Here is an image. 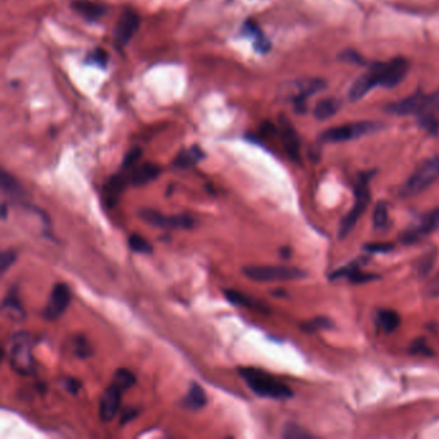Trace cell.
<instances>
[{"mask_svg":"<svg viewBox=\"0 0 439 439\" xmlns=\"http://www.w3.org/2000/svg\"><path fill=\"white\" fill-rule=\"evenodd\" d=\"M204 157L205 153L199 146L190 147L178 153V156L174 160V167L177 169H190L199 164Z\"/></svg>","mask_w":439,"mask_h":439,"instance_id":"cell-21","label":"cell"},{"mask_svg":"<svg viewBox=\"0 0 439 439\" xmlns=\"http://www.w3.org/2000/svg\"><path fill=\"white\" fill-rule=\"evenodd\" d=\"M3 309L8 311L9 314H11V317H14V314H17L19 319L24 317L25 313H24V309H22V306H21V300L20 296H19L17 287L9 289L7 296L4 298V301H3Z\"/></svg>","mask_w":439,"mask_h":439,"instance_id":"cell-27","label":"cell"},{"mask_svg":"<svg viewBox=\"0 0 439 439\" xmlns=\"http://www.w3.org/2000/svg\"><path fill=\"white\" fill-rule=\"evenodd\" d=\"M330 327H333V322L326 317H316V319L303 324V330H306L308 333H314V331L325 330V329H330Z\"/></svg>","mask_w":439,"mask_h":439,"instance_id":"cell-32","label":"cell"},{"mask_svg":"<svg viewBox=\"0 0 439 439\" xmlns=\"http://www.w3.org/2000/svg\"><path fill=\"white\" fill-rule=\"evenodd\" d=\"M378 86L391 88L397 87L408 73V62L402 57L393 58L386 63H376L371 68Z\"/></svg>","mask_w":439,"mask_h":439,"instance_id":"cell-7","label":"cell"},{"mask_svg":"<svg viewBox=\"0 0 439 439\" xmlns=\"http://www.w3.org/2000/svg\"><path fill=\"white\" fill-rule=\"evenodd\" d=\"M67 391L70 393H76L80 389V383L78 380L70 379L67 380Z\"/></svg>","mask_w":439,"mask_h":439,"instance_id":"cell-40","label":"cell"},{"mask_svg":"<svg viewBox=\"0 0 439 439\" xmlns=\"http://www.w3.org/2000/svg\"><path fill=\"white\" fill-rule=\"evenodd\" d=\"M127 186L128 180L123 173L115 174L107 180L106 185L103 187V197L107 205L115 207Z\"/></svg>","mask_w":439,"mask_h":439,"instance_id":"cell-16","label":"cell"},{"mask_svg":"<svg viewBox=\"0 0 439 439\" xmlns=\"http://www.w3.org/2000/svg\"><path fill=\"white\" fill-rule=\"evenodd\" d=\"M123 391L115 384L107 386L106 391L102 394L100 402V418L105 423H110L120 411L121 406V396Z\"/></svg>","mask_w":439,"mask_h":439,"instance_id":"cell-14","label":"cell"},{"mask_svg":"<svg viewBox=\"0 0 439 439\" xmlns=\"http://www.w3.org/2000/svg\"><path fill=\"white\" fill-rule=\"evenodd\" d=\"M244 274L255 282L290 281L306 277V272L299 268L287 266H249L244 268Z\"/></svg>","mask_w":439,"mask_h":439,"instance_id":"cell-6","label":"cell"},{"mask_svg":"<svg viewBox=\"0 0 439 439\" xmlns=\"http://www.w3.org/2000/svg\"><path fill=\"white\" fill-rule=\"evenodd\" d=\"M439 178V156L425 160L416 167L410 178L403 183L399 190V195L405 199H410L424 192L428 187Z\"/></svg>","mask_w":439,"mask_h":439,"instance_id":"cell-3","label":"cell"},{"mask_svg":"<svg viewBox=\"0 0 439 439\" xmlns=\"http://www.w3.org/2000/svg\"><path fill=\"white\" fill-rule=\"evenodd\" d=\"M207 402V394L204 392V389L199 384L193 383L186 397L182 401V406L190 411H197L205 406Z\"/></svg>","mask_w":439,"mask_h":439,"instance_id":"cell-23","label":"cell"},{"mask_svg":"<svg viewBox=\"0 0 439 439\" xmlns=\"http://www.w3.org/2000/svg\"><path fill=\"white\" fill-rule=\"evenodd\" d=\"M87 63L91 65H95V66H100V68H106L107 62H108V54L106 51L100 49V48H95L93 52L88 54Z\"/></svg>","mask_w":439,"mask_h":439,"instance_id":"cell-33","label":"cell"},{"mask_svg":"<svg viewBox=\"0 0 439 439\" xmlns=\"http://www.w3.org/2000/svg\"><path fill=\"white\" fill-rule=\"evenodd\" d=\"M370 175L371 174L366 173L358 177V180H357L356 187H354V204H353L352 209L349 210V213L346 214V217L340 222V239H344L349 234L354 226L357 224L359 218L367 210V207L370 204V199H371L370 187H368Z\"/></svg>","mask_w":439,"mask_h":439,"instance_id":"cell-4","label":"cell"},{"mask_svg":"<svg viewBox=\"0 0 439 439\" xmlns=\"http://www.w3.org/2000/svg\"><path fill=\"white\" fill-rule=\"evenodd\" d=\"M439 229V210H432L425 214L419 222H416L413 226L408 227L399 236V241L403 245H413L430 236L433 232Z\"/></svg>","mask_w":439,"mask_h":439,"instance_id":"cell-8","label":"cell"},{"mask_svg":"<svg viewBox=\"0 0 439 439\" xmlns=\"http://www.w3.org/2000/svg\"><path fill=\"white\" fill-rule=\"evenodd\" d=\"M113 384L119 386L120 389L125 393L135 384V376L128 368H119L113 375Z\"/></svg>","mask_w":439,"mask_h":439,"instance_id":"cell-29","label":"cell"},{"mask_svg":"<svg viewBox=\"0 0 439 439\" xmlns=\"http://www.w3.org/2000/svg\"><path fill=\"white\" fill-rule=\"evenodd\" d=\"M140 156H142V150L140 148H138V147L132 148L125 155V159H124V162H123V167L124 169H129V167H134L137 164V161L140 159Z\"/></svg>","mask_w":439,"mask_h":439,"instance_id":"cell-37","label":"cell"},{"mask_svg":"<svg viewBox=\"0 0 439 439\" xmlns=\"http://www.w3.org/2000/svg\"><path fill=\"white\" fill-rule=\"evenodd\" d=\"M331 279H348L352 284H365L378 279L373 273H365L359 271L358 263H351L349 266L343 267L331 274Z\"/></svg>","mask_w":439,"mask_h":439,"instance_id":"cell-17","label":"cell"},{"mask_svg":"<svg viewBox=\"0 0 439 439\" xmlns=\"http://www.w3.org/2000/svg\"><path fill=\"white\" fill-rule=\"evenodd\" d=\"M339 100L334 98H326V100H319L314 108V116L319 120H327L333 118L335 113L339 110Z\"/></svg>","mask_w":439,"mask_h":439,"instance_id":"cell-26","label":"cell"},{"mask_svg":"<svg viewBox=\"0 0 439 439\" xmlns=\"http://www.w3.org/2000/svg\"><path fill=\"white\" fill-rule=\"evenodd\" d=\"M140 217L146 222L147 224L165 228V229H190L195 226L192 217L187 214L164 215L156 210L145 209V210H140Z\"/></svg>","mask_w":439,"mask_h":439,"instance_id":"cell-10","label":"cell"},{"mask_svg":"<svg viewBox=\"0 0 439 439\" xmlns=\"http://www.w3.org/2000/svg\"><path fill=\"white\" fill-rule=\"evenodd\" d=\"M284 437L287 439H306L312 438V435L309 433H306L304 429H301L298 425H294V424H289L285 428V432H284Z\"/></svg>","mask_w":439,"mask_h":439,"instance_id":"cell-34","label":"cell"},{"mask_svg":"<svg viewBox=\"0 0 439 439\" xmlns=\"http://www.w3.org/2000/svg\"><path fill=\"white\" fill-rule=\"evenodd\" d=\"M75 353L79 356L80 358H87L88 356L92 354L91 346L88 344L87 340L84 338H78L75 341Z\"/></svg>","mask_w":439,"mask_h":439,"instance_id":"cell-36","label":"cell"},{"mask_svg":"<svg viewBox=\"0 0 439 439\" xmlns=\"http://www.w3.org/2000/svg\"><path fill=\"white\" fill-rule=\"evenodd\" d=\"M140 16L134 11H125L120 16L115 27V41L119 47H125L140 29Z\"/></svg>","mask_w":439,"mask_h":439,"instance_id":"cell-12","label":"cell"},{"mask_svg":"<svg viewBox=\"0 0 439 439\" xmlns=\"http://www.w3.org/2000/svg\"><path fill=\"white\" fill-rule=\"evenodd\" d=\"M241 33H245L247 36L253 38L254 39V48L257 52L259 53H267L269 49H271V43L269 40L267 39L264 36V33H262L259 26L255 25L253 21H247L242 26Z\"/></svg>","mask_w":439,"mask_h":439,"instance_id":"cell-22","label":"cell"},{"mask_svg":"<svg viewBox=\"0 0 439 439\" xmlns=\"http://www.w3.org/2000/svg\"><path fill=\"white\" fill-rule=\"evenodd\" d=\"M389 113L394 115H421L430 116L433 111H439V93L433 95L413 94L408 98L392 103L388 107Z\"/></svg>","mask_w":439,"mask_h":439,"instance_id":"cell-5","label":"cell"},{"mask_svg":"<svg viewBox=\"0 0 439 439\" xmlns=\"http://www.w3.org/2000/svg\"><path fill=\"white\" fill-rule=\"evenodd\" d=\"M226 298L229 300L232 304L239 306H247V308H254L258 309L260 312H268L266 304L254 300L253 298L247 296L245 294L239 293L236 290H227Z\"/></svg>","mask_w":439,"mask_h":439,"instance_id":"cell-25","label":"cell"},{"mask_svg":"<svg viewBox=\"0 0 439 439\" xmlns=\"http://www.w3.org/2000/svg\"><path fill=\"white\" fill-rule=\"evenodd\" d=\"M373 228L376 231H386L389 226V209L386 201H379L373 209Z\"/></svg>","mask_w":439,"mask_h":439,"instance_id":"cell-28","label":"cell"},{"mask_svg":"<svg viewBox=\"0 0 439 439\" xmlns=\"http://www.w3.org/2000/svg\"><path fill=\"white\" fill-rule=\"evenodd\" d=\"M401 324V317L398 313L392 309H381L376 314V325L381 331L391 334L397 330Z\"/></svg>","mask_w":439,"mask_h":439,"instance_id":"cell-24","label":"cell"},{"mask_svg":"<svg viewBox=\"0 0 439 439\" xmlns=\"http://www.w3.org/2000/svg\"><path fill=\"white\" fill-rule=\"evenodd\" d=\"M410 352L413 353V354H418V356H430L432 354L429 346H428L424 339L415 340L413 346H411Z\"/></svg>","mask_w":439,"mask_h":439,"instance_id":"cell-38","label":"cell"},{"mask_svg":"<svg viewBox=\"0 0 439 439\" xmlns=\"http://www.w3.org/2000/svg\"><path fill=\"white\" fill-rule=\"evenodd\" d=\"M71 290L66 284H56L49 295L47 306L44 308V317L49 321L61 319L71 303Z\"/></svg>","mask_w":439,"mask_h":439,"instance_id":"cell-11","label":"cell"},{"mask_svg":"<svg viewBox=\"0 0 439 439\" xmlns=\"http://www.w3.org/2000/svg\"><path fill=\"white\" fill-rule=\"evenodd\" d=\"M71 8L88 21L100 20V17L106 14V7L103 4L94 3L91 0H76L71 4Z\"/></svg>","mask_w":439,"mask_h":439,"instance_id":"cell-19","label":"cell"},{"mask_svg":"<svg viewBox=\"0 0 439 439\" xmlns=\"http://www.w3.org/2000/svg\"><path fill=\"white\" fill-rule=\"evenodd\" d=\"M1 190H3L4 195H8L9 197L20 196L22 193V188L19 185V182L14 180L11 174H8L4 170L1 172Z\"/></svg>","mask_w":439,"mask_h":439,"instance_id":"cell-30","label":"cell"},{"mask_svg":"<svg viewBox=\"0 0 439 439\" xmlns=\"http://www.w3.org/2000/svg\"><path fill=\"white\" fill-rule=\"evenodd\" d=\"M279 132L281 142L286 151L290 159L294 161H299L300 159V142L298 133L293 127V124L284 116L279 118Z\"/></svg>","mask_w":439,"mask_h":439,"instance_id":"cell-15","label":"cell"},{"mask_svg":"<svg viewBox=\"0 0 439 439\" xmlns=\"http://www.w3.org/2000/svg\"><path fill=\"white\" fill-rule=\"evenodd\" d=\"M239 373L241 378L245 380L249 388L260 397L287 399L293 396L291 389L286 384L274 379L272 375L267 373L263 370L254 368V367H241Z\"/></svg>","mask_w":439,"mask_h":439,"instance_id":"cell-1","label":"cell"},{"mask_svg":"<svg viewBox=\"0 0 439 439\" xmlns=\"http://www.w3.org/2000/svg\"><path fill=\"white\" fill-rule=\"evenodd\" d=\"M393 249V245L391 244H371L365 247V250L368 253H388Z\"/></svg>","mask_w":439,"mask_h":439,"instance_id":"cell-39","label":"cell"},{"mask_svg":"<svg viewBox=\"0 0 439 439\" xmlns=\"http://www.w3.org/2000/svg\"><path fill=\"white\" fill-rule=\"evenodd\" d=\"M16 259H17V253L14 250H11V249L4 250L0 255V272L6 273V271L14 264Z\"/></svg>","mask_w":439,"mask_h":439,"instance_id":"cell-35","label":"cell"},{"mask_svg":"<svg viewBox=\"0 0 439 439\" xmlns=\"http://www.w3.org/2000/svg\"><path fill=\"white\" fill-rule=\"evenodd\" d=\"M161 173L159 165L153 162H145L140 167H134L130 174V185L135 187L145 186L150 182L156 180Z\"/></svg>","mask_w":439,"mask_h":439,"instance_id":"cell-18","label":"cell"},{"mask_svg":"<svg viewBox=\"0 0 439 439\" xmlns=\"http://www.w3.org/2000/svg\"><path fill=\"white\" fill-rule=\"evenodd\" d=\"M375 87H378V83H376L373 71L370 70L368 73L362 75L361 78L354 81V84L351 88V92H349V98L353 102L359 100Z\"/></svg>","mask_w":439,"mask_h":439,"instance_id":"cell-20","label":"cell"},{"mask_svg":"<svg viewBox=\"0 0 439 439\" xmlns=\"http://www.w3.org/2000/svg\"><path fill=\"white\" fill-rule=\"evenodd\" d=\"M376 124L373 123H356V124H346L341 127L331 128L324 132L321 138L327 143H339L348 140H357L367 134L373 133L376 130Z\"/></svg>","mask_w":439,"mask_h":439,"instance_id":"cell-9","label":"cell"},{"mask_svg":"<svg viewBox=\"0 0 439 439\" xmlns=\"http://www.w3.org/2000/svg\"><path fill=\"white\" fill-rule=\"evenodd\" d=\"M1 217H3V220L7 218V205H6V202L1 205Z\"/></svg>","mask_w":439,"mask_h":439,"instance_id":"cell-41","label":"cell"},{"mask_svg":"<svg viewBox=\"0 0 439 439\" xmlns=\"http://www.w3.org/2000/svg\"><path fill=\"white\" fill-rule=\"evenodd\" d=\"M293 102L295 111L304 113L306 111V98L313 93L325 88V83L319 79H304L294 83Z\"/></svg>","mask_w":439,"mask_h":439,"instance_id":"cell-13","label":"cell"},{"mask_svg":"<svg viewBox=\"0 0 439 439\" xmlns=\"http://www.w3.org/2000/svg\"><path fill=\"white\" fill-rule=\"evenodd\" d=\"M128 242H129V247L133 250L134 253L147 254L148 255L153 252V245L145 237H142L137 233H133L129 237Z\"/></svg>","mask_w":439,"mask_h":439,"instance_id":"cell-31","label":"cell"},{"mask_svg":"<svg viewBox=\"0 0 439 439\" xmlns=\"http://www.w3.org/2000/svg\"><path fill=\"white\" fill-rule=\"evenodd\" d=\"M9 365L16 373L22 376H31L35 373V361L33 357V340L26 331L14 334L9 340L8 349Z\"/></svg>","mask_w":439,"mask_h":439,"instance_id":"cell-2","label":"cell"}]
</instances>
